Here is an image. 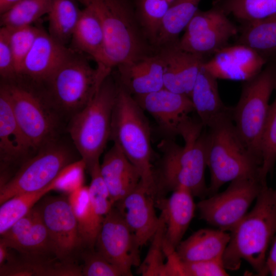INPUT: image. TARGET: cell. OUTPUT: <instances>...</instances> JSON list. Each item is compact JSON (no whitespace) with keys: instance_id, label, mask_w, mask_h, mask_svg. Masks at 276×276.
<instances>
[{"instance_id":"obj_1","label":"cell","mask_w":276,"mask_h":276,"mask_svg":"<svg viewBox=\"0 0 276 276\" xmlns=\"http://www.w3.org/2000/svg\"><path fill=\"white\" fill-rule=\"evenodd\" d=\"M230 238L222 257L226 270H237L247 262L260 275L268 273L269 249L276 235V199L273 189L266 186L253 208L229 232Z\"/></svg>"},{"instance_id":"obj_2","label":"cell","mask_w":276,"mask_h":276,"mask_svg":"<svg viewBox=\"0 0 276 276\" xmlns=\"http://www.w3.org/2000/svg\"><path fill=\"white\" fill-rule=\"evenodd\" d=\"M99 18L104 35L101 63L97 66L99 86L116 66L129 64L144 56V46L130 0H76Z\"/></svg>"},{"instance_id":"obj_3","label":"cell","mask_w":276,"mask_h":276,"mask_svg":"<svg viewBox=\"0 0 276 276\" xmlns=\"http://www.w3.org/2000/svg\"><path fill=\"white\" fill-rule=\"evenodd\" d=\"M201 123L192 119L181 131L184 140L180 146L166 138L158 145L162 152L157 188L173 191L180 188L188 190L194 197L208 196L205 180L207 167L205 133Z\"/></svg>"},{"instance_id":"obj_4","label":"cell","mask_w":276,"mask_h":276,"mask_svg":"<svg viewBox=\"0 0 276 276\" xmlns=\"http://www.w3.org/2000/svg\"><path fill=\"white\" fill-rule=\"evenodd\" d=\"M137 169L141 182L151 192L157 191L152 164L150 128L144 110L121 84L114 105L110 139Z\"/></svg>"},{"instance_id":"obj_5","label":"cell","mask_w":276,"mask_h":276,"mask_svg":"<svg viewBox=\"0 0 276 276\" xmlns=\"http://www.w3.org/2000/svg\"><path fill=\"white\" fill-rule=\"evenodd\" d=\"M209 129L205 133L207 167L211 177L208 197L218 193L228 182L243 178L262 179L261 163L248 150L232 119Z\"/></svg>"},{"instance_id":"obj_6","label":"cell","mask_w":276,"mask_h":276,"mask_svg":"<svg viewBox=\"0 0 276 276\" xmlns=\"http://www.w3.org/2000/svg\"><path fill=\"white\" fill-rule=\"evenodd\" d=\"M118 87L108 77L92 100L71 118L67 131L87 170L99 163L100 156L110 139Z\"/></svg>"},{"instance_id":"obj_7","label":"cell","mask_w":276,"mask_h":276,"mask_svg":"<svg viewBox=\"0 0 276 276\" xmlns=\"http://www.w3.org/2000/svg\"><path fill=\"white\" fill-rule=\"evenodd\" d=\"M275 84L276 63H268L257 76L244 82L239 100L233 107L232 120L237 131L261 164V137Z\"/></svg>"},{"instance_id":"obj_8","label":"cell","mask_w":276,"mask_h":276,"mask_svg":"<svg viewBox=\"0 0 276 276\" xmlns=\"http://www.w3.org/2000/svg\"><path fill=\"white\" fill-rule=\"evenodd\" d=\"M44 82L48 85L47 100L59 113L71 117L82 109L99 88L96 68L73 52Z\"/></svg>"},{"instance_id":"obj_9","label":"cell","mask_w":276,"mask_h":276,"mask_svg":"<svg viewBox=\"0 0 276 276\" xmlns=\"http://www.w3.org/2000/svg\"><path fill=\"white\" fill-rule=\"evenodd\" d=\"M74 161L67 147L57 141L43 146L0 185V204L14 196L45 188L63 168Z\"/></svg>"},{"instance_id":"obj_10","label":"cell","mask_w":276,"mask_h":276,"mask_svg":"<svg viewBox=\"0 0 276 276\" xmlns=\"http://www.w3.org/2000/svg\"><path fill=\"white\" fill-rule=\"evenodd\" d=\"M267 182L260 178L231 182L225 190L202 199L196 204L201 219L218 229L230 232L246 215Z\"/></svg>"},{"instance_id":"obj_11","label":"cell","mask_w":276,"mask_h":276,"mask_svg":"<svg viewBox=\"0 0 276 276\" xmlns=\"http://www.w3.org/2000/svg\"><path fill=\"white\" fill-rule=\"evenodd\" d=\"M6 85L15 118L33 150L57 141L59 114L47 99L21 86Z\"/></svg>"},{"instance_id":"obj_12","label":"cell","mask_w":276,"mask_h":276,"mask_svg":"<svg viewBox=\"0 0 276 276\" xmlns=\"http://www.w3.org/2000/svg\"><path fill=\"white\" fill-rule=\"evenodd\" d=\"M100 165L98 163L87 170L91 177L89 186L79 187L67 197L83 246L87 248H94L103 221L114 205L101 175Z\"/></svg>"},{"instance_id":"obj_13","label":"cell","mask_w":276,"mask_h":276,"mask_svg":"<svg viewBox=\"0 0 276 276\" xmlns=\"http://www.w3.org/2000/svg\"><path fill=\"white\" fill-rule=\"evenodd\" d=\"M178 41L184 50L204 57L213 55L228 45L239 30L222 7L214 2L205 11L198 10Z\"/></svg>"},{"instance_id":"obj_14","label":"cell","mask_w":276,"mask_h":276,"mask_svg":"<svg viewBox=\"0 0 276 276\" xmlns=\"http://www.w3.org/2000/svg\"><path fill=\"white\" fill-rule=\"evenodd\" d=\"M95 247L123 276L132 275V267L140 265V247L114 205L103 221Z\"/></svg>"},{"instance_id":"obj_15","label":"cell","mask_w":276,"mask_h":276,"mask_svg":"<svg viewBox=\"0 0 276 276\" xmlns=\"http://www.w3.org/2000/svg\"><path fill=\"white\" fill-rule=\"evenodd\" d=\"M36 206L52 240L55 257L61 261H73V256L83 244L68 197L45 198Z\"/></svg>"},{"instance_id":"obj_16","label":"cell","mask_w":276,"mask_h":276,"mask_svg":"<svg viewBox=\"0 0 276 276\" xmlns=\"http://www.w3.org/2000/svg\"><path fill=\"white\" fill-rule=\"evenodd\" d=\"M134 98L141 108L154 118L159 130L169 139L180 135L191 119L190 113L194 111L189 96L165 88Z\"/></svg>"},{"instance_id":"obj_17","label":"cell","mask_w":276,"mask_h":276,"mask_svg":"<svg viewBox=\"0 0 276 276\" xmlns=\"http://www.w3.org/2000/svg\"><path fill=\"white\" fill-rule=\"evenodd\" d=\"M1 238L22 257L39 259L55 257L52 240L36 205L1 235Z\"/></svg>"},{"instance_id":"obj_18","label":"cell","mask_w":276,"mask_h":276,"mask_svg":"<svg viewBox=\"0 0 276 276\" xmlns=\"http://www.w3.org/2000/svg\"><path fill=\"white\" fill-rule=\"evenodd\" d=\"M268 61L251 48L237 43L217 51L203 66L217 79L245 82L259 74Z\"/></svg>"},{"instance_id":"obj_19","label":"cell","mask_w":276,"mask_h":276,"mask_svg":"<svg viewBox=\"0 0 276 276\" xmlns=\"http://www.w3.org/2000/svg\"><path fill=\"white\" fill-rule=\"evenodd\" d=\"M155 194L140 182L114 206L133 233L140 247L152 239L159 224L155 210Z\"/></svg>"},{"instance_id":"obj_20","label":"cell","mask_w":276,"mask_h":276,"mask_svg":"<svg viewBox=\"0 0 276 276\" xmlns=\"http://www.w3.org/2000/svg\"><path fill=\"white\" fill-rule=\"evenodd\" d=\"M193 197L188 190L180 188L156 204L165 223L163 248L166 256L175 251L194 216L197 208Z\"/></svg>"},{"instance_id":"obj_21","label":"cell","mask_w":276,"mask_h":276,"mask_svg":"<svg viewBox=\"0 0 276 276\" xmlns=\"http://www.w3.org/2000/svg\"><path fill=\"white\" fill-rule=\"evenodd\" d=\"M159 55L164 67V88L190 97L204 57L181 48L178 41L172 42Z\"/></svg>"},{"instance_id":"obj_22","label":"cell","mask_w":276,"mask_h":276,"mask_svg":"<svg viewBox=\"0 0 276 276\" xmlns=\"http://www.w3.org/2000/svg\"><path fill=\"white\" fill-rule=\"evenodd\" d=\"M33 150L20 128L12 109L8 90L5 85L0 89V157L1 169L11 164L26 160Z\"/></svg>"},{"instance_id":"obj_23","label":"cell","mask_w":276,"mask_h":276,"mask_svg":"<svg viewBox=\"0 0 276 276\" xmlns=\"http://www.w3.org/2000/svg\"><path fill=\"white\" fill-rule=\"evenodd\" d=\"M72 52L40 29L23 62L19 75L45 81Z\"/></svg>"},{"instance_id":"obj_24","label":"cell","mask_w":276,"mask_h":276,"mask_svg":"<svg viewBox=\"0 0 276 276\" xmlns=\"http://www.w3.org/2000/svg\"><path fill=\"white\" fill-rule=\"evenodd\" d=\"M190 98L204 127L209 128L224 121L232 120L233 107L223 103L219 93L217 79L203 64Z\"/></svg>"},{"instance_id":"obj_25","label":"cell","mask_w":276,"mask_h":276,"mask_svg":"<svg viewBox=\"0 0 276 276\" xmlns=\"http://www.w3.org/2000/svg\"><path fill=\"white\" fill-rule=\"evenodd\" d=\"M100 170L114 204L133 191L141 182L139 170L116 144L105 154Z\"/></svg>"},{"instance_id":"obj_26","label":"cell","mask_w":276,"mask_h":276,"mask_svg":"<svg viewBox=\"0 0 276 276\" xmlns=\"http://www.w3.org/2000/svg\"><path fill=\"white\" fill-rule=\"evenodd\" d=\"M119 68L121 85L134 96L148 94L164 88V67L159 55L144 56Z\"/></svg>"},{"instance_id":"obj_27","label":"cell","mask_w":276,"mask_h":276,"mask_svg":"<svg viewBox=\"0 0 276 276\" xmlns=\"http://www.w3.org/2000/svg\"><path fill=\"white\" fill-rule=\"evenodd\" d=\"M229 238V233L226 231L218 228L200 229L181 241L175 252L183 262L222 260Z\"/></svg>"},{"instance_id":"obj_28","label":"cell","mask_w":276,"mask_h":276,"mask_svg":"<svg viewBox=\"0 0 276 276\" xmlns=\"http://www.w3.org/2000/svg\"><path fill=\"white\" fill-rule=\"evenodd\" d=\"M71 40L76 49L90 56L97 65L101 63L104 47L103 30L97 16L89 8L84 7L81 10Z\"/></svg>"},{"instance_id":"obj_29","label":"cell","mask_w":276,"mask_h":276,"mask_svg":"<svg viewBox=\"0 0 276 276\" xmlns=\"http://www.w3.org/2000/svg\"><path fill=\"white\" fill-rule=\"evenodd\" d=\"M242 25L237 43L251 48L268 60L276 57V16Z\"/></svg>"},{"instance_id":"obj_30","label":"cell","mask_w":276,"mask_h":276,"mask_svg":"<svg viewBox=\"0 0 276 276\" xmlns=\"http://www.w3.org/2000/svg\"><path fill=\"white\" fill-rule=\"evenodd\" d=\"M76 0H52L48 13L49 34L60 43L65 44L72 37L81 10Z\"/></svg>"},{"instance_id":"obj_31","label":"cell","mask_w":276,"mask_h":276,"mask_svg":"<svg viewBox=\"0 0 276 276\" xmlns=\"http://www.w3.org/2000/svg\"><path fill=\"white\" fill-rule=\"evenodd\" d=\"M201 0H173L163 21L156 40L159 44L170 43L183 30L199 10Z\"/></svg>"},{"instance_id":"obj_32","label":"cell","mask_w":276,"mask_h":276,"mask_svg":"<svg viewBox=\"0 0 276 276\" xmlns=\"http://www.w3.org/2000/svg\"><path fill=\"white\" fill-rule=\"evenodd\" d=\"M242 25L276 16V0H215Z\"/></svg>"},{"instance_id":"obj_33","label":"cell","mask_w":276,"mask_h":276,"mask_svg":"<svg viewBox=\"0 0 276 276\" xmlns=\"http://www.w3.org/2000/svg\"><path fill=\"white\" fill-rule=\"evenodd\" d=\"M53 181L45 188L37 191L20 194L1 204L0 235H2L15 222L27 215L43 196L55 190Z\"/></svg>"},{"instance_id":"obj_34","label":"cell","mask_w":276,"mask_h":276,"mask_svg":"<svg viewBox=\"0 0 276 276\" xmlns=\"http://www.w3.org/2000/svg\"><path fill=\"white\" fill-rule=\"evenodd\" d=\"M52 0H20L1 14V27L15 28L31 26L48 14Z\"/></svg>"},{"instance_id":"obj_35","label":"cell","mask_w":276,"mask_h":276,"mask_svg":"<svg viewBox=\"0 0 276 276\" xmlns=\"http://www.w3.org/2000/svg\"><path fill=\"white\" fill-rule=\"evenodd\" d=\"M274 90L275 97L270 105L261 141L260 176L264 181L276 162V84Z\"/></svg>"},{"instance_id":"obj_36","label":"cell","mask_w":276,"mask_h":276,"mask_svg":"<svg viewBox=\"0 0 276 276\" xmlns=\"http://www.w3.org/2000/svg\"><path fill=\"white\" fill-rule=\"evenodd\" d=\"M171 3L169 0H136V12L147 32L155 40Z\"/></svg>"},{"instance_id":"obj_37","label":"cell","mask_w":276,"mask_h":276,"mask_svg":"<svg viewBox=\"0 0 276 276\" xmlns=\"http://www.w3.org/2000/svg\"><path fill=\"white\" fill-rule=\"evenodd\" d=\"M12 50L17 75H19L23 62L32 48L40 29L32 25L15 28L6 27Z\"/></svg>"},{"instance_id":"obj_38","label":"cell","mask_w":276,"mask_h":276,"mask_svg":"<svg viewBox=\"0 0 276 276\" xmlns=\"http://www.w3.org/2000/svg\"><path fill=\"white\" fill-rule=\"evenodd\" d=\"M164 232V221L160 215L159 224L152 238V246L143 264L140 265V272L143 275H166V264L163 259V255H165L163 248Z\"/></svg>"},{"instance_id":"obj_39","label":"cell","mask_w":276,"mask_h":276,"mask_svg":"<svg viewBox=\"0 0 276 276\" xmlns=\"http://www.w3.org/2000/svg\"><path fill=\"white\" fill-rule=\"evenodd\" d=\"M82 267L84 276H123L121 271L107 261L94 248H87L83 252Z\"/></svg>"},{"instance_id":"obj_40","label":"cell","mask_w":276,"mask_h":276,"mask_svg":"<svg viewBox=\"0 0 276 276\" xmlns=\"http://www.w3.org/2000/svg\"><path fill=\"white\" fill-rule=\"evenodd\" d=\"M85 169H86V165L81 158L66 166L53 180L55 190L69 194L83 186Z\"/></svg>"},{"instance_id":"obj_41","label":"cell","mask_w":276,"mask_h":276,"mask_svg":"<svg viewBox=\"0 0 276 276\" xmlns=\"http://www.w3.org/2000/svg\"><path fill=\"white\" fill-rule=\"evenodd\" d=\"M226 270L222 260L183 262L178 258L177 275L226 276Z\"/></svg>"},{"instance_id":"obj_42","label":"cell","mask_w":276,"mask_h":276,"mask_svg":"<svg viewBox=\"0 0 276 276\" xmlns=\"http://www.w3.org/2000/svg\"><path fill=\"white\" fill-rule=\"evenodd\" d=\"M0 74L5 79H13L18 76L9 41V31L5 27L0 29Z\"/></svg>"},{"instance_id":"obj_43","label":"cell","mask_w":276,"mask_h":276,"mask_svg":"<svg viewBox=\"0 0 276 276\" xmlns=\"http://www.w3.org/2000/svg\"><path fill=\"white\" fill-rule=\"evenodd\" d=\"M274 265H276V235L272 241L268 253L266 262L267 271L269 267Z\"/></svg>"},{"instance_id":"obj_44","label":"cell","mask_w":276,"mask_h":276,"mask_svg":"<svg viewBox=\"0 0 276 276\" xmlns=\"http://www.w3.org/2000/svg\"><path fill=\"white\" fill-rule=\"evenodd\" d=\"M5 242L0 238V265L6 262L11 257L10 249Z\"/></svg>"},{"instance_id":"obj_45","label":"cell","mask_w":276,"mask_h":276,"mask_svg":"<svg viewBox=\"0 0 276 276\" xmlns=\"http://www.w3.org/2000/svg\"><path fill=\"white\" fill-rule=\"evenodd\" d=\"M20 0H0V14L8 10Z\"/></svg>"},{"instance_id":"obj_46","label":"cell","mask_w":276,"mask_h":276,"mask_svg":"<svg viewBox=\"0 0 276 276\" xmlns=\"http://www.w3.org/2000/svg\"><path fill=\"white\" fill-rule=\"evenodd\" d=\"M268 272V274H270L271 275L276 276V265L269 267Z\"/></svg>"},{"instance_id":"obj_47","label":"cell","mask_w":276,"mask_h":276,"mask_svg":"<svg viewBox=\"0 0 276 276\" xmlns=\"http://www.w3.org/2000/svg\"><path fill=\"white\" fill-rule=\"evenodd\" d=\"M273 194H274V197L276 199V188L274 190H273Z\"/></svg>"},{"instance_id":"obj_48","label":"cell","mask_w":276,"mask_h":276,"mask_svg":"<svg viewBox=\"0 0 276 276\" xmlns=\"http://www.w3.org/2000/svg\"><path fill=\"white\" fill-rule=\"evenodd\" d=\"M169 1H170L171 3L173 1V0H169Z\"/></svg>"},{"instance_id":"obj_49","label":"cell","mask_w":276,"mask_h":276,"mask_svg":"<svg viewBox=\"0 0 276 276\" xmlns=\"http://www.w3.org/2000/svg\"></svg>"}]
</instances>
